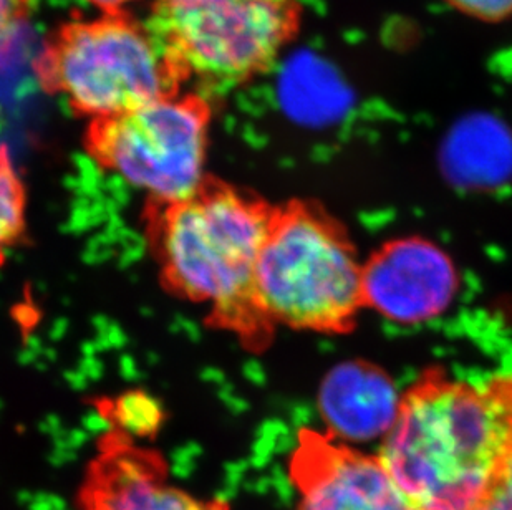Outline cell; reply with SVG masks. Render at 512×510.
I'll list each match as a JSON object with an SVG mask.
<instances>
[{"instance_id":"cell-1","label":"cell","mask_w":512,"mask_h":510,"mask_svg":"<svg viewBox=\"0 0 512 510\" xmlns=\"http://www.w3.org/2000/svg\"><path fill=\"white\" fill-rule=\"evenodd\" d=\"M512 451V391L433 381L405 396L378 459L411 510H473Z\"/></svg>"},{"instance_id":"cell-2","label":"cell","mask_w":512,"mask_h":510,"mask_svg":"<svg viewBox=\"0 0 512 510\" xmlns=\"http://www.w3.org/2000/svg\"><path fill=\"white\" fill-rule=\"evenodd\" d=\"M272 217L256 199L211 184L188 201L158 206L151 236L165 284L183 299L208 305L223 327L256 333L267 325L254 289Z\"/></svg>"},{"instance_id":"cell-3","label":"cell","mask_w":512,"mask_h":510,"mask_svg":"<svg viewBox=\"0 0 512 510\" xmlns=\"http://www.w3.org/2000/svg\"><path fill=\"white\" fill-rule=\"evenodd\" d=\"M362 270L327 219L289 207L272 217L257 262V310L266 323L339 330L363 304Z\"/></svg>"},{"instance_id":"cell-4","label":"cell","mask_w":512,"mask_h":510,"mask_svg":"<svg viewBox=\"0 0 512 510\" xmlns=\"http://www.w3.org/2000/svg\"><path fill=\"white\" fill-rule=\"evenodd\" d=\"M297 22V0H156L151 34L176 75L223 92L266 70Z\"/></svg>"},{"instance_id":"cell-5","label":"cell","mask_w":512,"mask_h":510,"mask_svg":"<svg viewBox=\"0 0 512 510\" xmlns=\"http://www.w3.org/2000/svg\"><path fill=\"white\" fill-rule=\"evenodd\" d=\"M45 77L75 110L102 121L171 95L178 75L151 32L105 15L60 32Z\"/></svg>"},{"instance_id":"cell-6","label":"cell","mask_w":512,"mask_h":510,"mask_svg":"<svg viewBox=\"0 0 512 510\" xmlns=\"http://www.w3.org/2000/svg\"><path fill=\"white\" fill-rule=\"evenodd\" d=\"M208 123V108L201 100L171 93L95 121L88 138L90 153L158 206L183 203L206 186Z\"/></svg>"},{"instance_id":"cell-7","label":"cell","mask_w":512,"mask_h":510,"mask_svg":"<svg viewBox=\"0 0 512 510\" xmlns=\"http://www.w3.org/2000/svg\"><path fill=\"white\" fill-rule=\"evenodd\" d=\"M458 289V270L450 255L420 237L390 242L362 270L363 304L400 325L440 317Z\"/></svg>"},{"instance_id":"cell-8","label":"cell","mask_w":512,"mask_h":510,"mask_svg":"<svg viewBox=\"0 0 512 510\" xmlns=\"http://www.w3.org/2000/svg\"><path fill=\"white\" fill-rule=\"evenodd\" d=\"M77 510H232L221 497H199L171 481L160 454L123 434L103 441L75 494Z\"/></svg>"},{"instance_id":"cell-9","label":"cell","mask_w":512,"mask_h":510,"mask_svg":"<svg viewBox=\"0 0 512 510\" xmlns=\"http://www.w3.org/2000/svg\"><path fill=\"white\" fill-rule=\"evenodd\" d=\"M292 510H411L378 456L305 438L290 461Z\"/></svg>"},{"instance_id":"cell-10","label":"cell","mask_w":512,"mask_h":510,"mask_svg":"<svg viewBox=\"0 0 512 510\" xmlns=\"http://www.w3.org/2000/svg\"><path fill=\"white\" fill-rule=\"evenodd\" d=\"M405 396L395 381L362 361L335 365L320 383V418L330 438L345 448L380 443L392 433Z\"/></svg>"},{"instance_id":"cell-11","label":"cell","mask_w":512,"mask_h":510,"mask_svg":"<svg viewBox=\"0 0 512 510\" xmlns=\"http://www.w3.org/2000/svg\"><path fill=\"white\" fill-rule=\"evenodd\" d=\"M445 164L463 188H499L512 176V143L496 133H464L451 141Z\"/></svg>"},{"instance_id":"cell-12","label":"cell","mask_w":512,"mask_h":510,"mask_svg":"<svg viewBox=\"0 0 512 510\" xmlns=\"http://www.w3.org/2000/svg\"><path fill=\"white\" fill-rule=\"evenodd\" d=\"M25 232V189L9 156L0 151V265Z\"/></svg>"},{"instance_id":"cell-13","label":"cell","mask_w":512,"mask_h":510,"mask_svg":"<svg viewBox=\"0 0 512 510\" xmlns=\"http://www.w3.org/2000/svg\"><path fill=\"white\" fill-rule=\"evenodd\" d=\"M118 433L126 438H148L160 429L163 411L155 398L143 391H130L120 396L112 408Z\"/></svg>"},{"instance_id":"cell-14","label":"cell","mask_w":512,"mask_h":510,"mask_svg":"<svg viewBox=\"0 0 512 510\" xmlns=\"http://www.w3.org/2000/svg\"><path fill=\"white\" fill-rule=\"evenodd\" d=\"M473 510H512V451L489 491Z\"/></svg>"},{"instance_id":"cell-15","label":"cell","mask_w":512,"mask_h":510,"mask_svg":"<svg viewBox=\"0 0 512 510\" xmlns=\"http://www.w3.org/2000/svg\"><path fill=\"white\" fill-rule=\"evenodd\" d=\"M464 14L478 19H504L512 14V0H448Z\"/></svg>"},{"instance_id":"cell-16","label":"cell","mask_w":512,"mask_h":510,"mask_svg":"<svg viewBox=\"0 0 512 510\" xmlns=\"http://www.w3.org/2000/svg\"><path fill=\"white\" fill-rule=\"evenodd\" d=\"M25 12V0H0V40L12 32Z\"/></svg>"},{"instance_id":"cell-17","label":"cell","mask_w":512,"mask_h":510,"mask_svg":"<svg viewBox=\"0 0 512 510\" xmlns=\"http://www.w3.org/2000/svg\"><path fill=\"white\" fill-rule=\"evenodd\" d=\"M88 2H92V4L97 5V7H102V9L113 10L121 9V7H125V5L133 4L136 0H88Z\"/></svg>"}]
</instances>
